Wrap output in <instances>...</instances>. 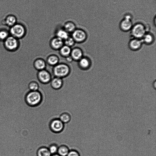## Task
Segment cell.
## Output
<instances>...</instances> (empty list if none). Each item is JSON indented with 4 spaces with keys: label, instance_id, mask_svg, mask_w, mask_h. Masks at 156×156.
I'll use <instances>...</instances> for the list:
<instances>
[{
    "label": "cell",
    "instance_id": "1",
    "mask_svg": "<svg viewBox=\"0 0 156 156\" xmlns=\"http://www.w3.org/2000/svg\"><path fill=\"white\" fill-rule=\"evenodd\" d=\"M42 98V94L39 91H30L26 96V100L29 105L36 106L40 104Z\"/></svg>",
    "mask_w": 156,
    "mask_h": 156
},
{
    "label": "cell",
    "instance_id": "2",
    "mask_svg": "<svg viewBox=\"0 0 156 156\" xmlns=\"http://www.w3.org/2000/svg\"><path fill=\"white\" fill-rule=\"evenodd\" d=\"M70 71L68 65L63 63H58L54 66L53 69V74L55 77L61 78L67 76Z\"/></svg>",
    "mask_w": 156,
    "mask_h": 156
},
{
    "label": "cell",
    "instance_id": "3",
    "mask_svg": "<svg viewBox=\"0 0 156 156\" xmlns=\"http://www.w3.org/2000/svg\"><path fill=\"white\" fill-rule=\"evenodd\" d=\"M26 32V29L23 26L17 24L13 26L9 32L10 35L19 39L24 37Z\"/></svg>",
    "mask_w": 156,
    "mask_h": 156
},
{
    "label": "cell",
    "instance_id": "4",
    "mask_svg": "<svg viewBox=\"0 0 156 156\" xmlns=\"http://www.w3.org/2000/svg\"><path fill=\"white\" fill-rule=\"evenodd\" d=\"M4 42L5 48L9 50L14 51L18 48L19 42L18 39L11 35L9 36Z\"/></svg>",
    "mask_w": 156,
    "mask_h": 156
},
{
    "label": "cell",
    "instance_id": "5",
    "mask_svg": "<svg viewBox=\"0 0 156 156\" xmlns=\"http://www.w3.org/2000/svg\"><path fill=\"white\" fill-rule=\"evenodd\" d=\"M132 28L131 34L135 37L140 38L144 37L145 34V27L141 23H137Z\"/></svg>",
    "mask_w": 156,
    "mask_h": 156
},
{
    "label": "cell",
    "instance_id": "6",
    "mask_svg": "<svg viewBox=\"0 0 156 156\" xmlns=\"http://www.w3.org/2000/svg\"><path fill=\"white\" fill-rule=\"evenodd\" d=\"M71 34V37L75 42L80 43L83 42L87 37L86 32L81 29L76 28Z\"/></svg>",
    "mask_w": 156,
    "mask_h": 156
},
{
    "label": "cell",
    "instance_id": "7",
    "mask_svg": "<svg viewBox=\"0 0 156 156\" xmlns=\"http://www.w3.org/2000/svg\"><path fill=\"white\" fill-rule=\"evenodd\" d=\"M64 124L59 119H56L52 120L50 124V128L51 130L55 133H59L63 129Z\"/></svg>",
    "mask_w": 156,
    "mask_h": 156
},
{
    "label": "cell",
    "instance_id": "8",
    "mask_svg": "<svg viewBox=\"0 0 156 156\" xmlns=\"http://www.w3.org/2000/svg\"><path fill=\"white\" fill-rule=\"evenodd\" d=\"M37 77L39 81L43 83H47L51 80L50 74L45 69L38 71Z\"/></svg>",
    "mask_w": 156,
    "mask_h": 156
},
{
    "label": "cell",
    "instance_id": "9",
    "mask_svg": "<svg viewBox=\"0 0 156 156\" xmlns=\"http://www.w3.org/2000/svg\"><path fill=\"white\" fill-rule=\"evenodd\" d=\"M120 27L122 30L125 31H128L132 28V23L131 16L129 15H126L121 21Z\"/></svg>",
    "mask_w": 156,
    "mask_h": 156
},
{
    "label": "cell",
    "instance_id": "10",
    "mask_svg": "<svg viewBox=\"0 0 156 156\" xmlns=\"http://www.w3.org/2000/svg\"><path fill=\"white\" fill-rule=\"evenodd\" d=\"M64 41L60 38L55 36L51 39L50 44L52 49L59 50L63 45Z\"/></svg>",
    "mask_w": 156,
    "mask_h": 156
},
{
    "label": "cell",
    "instance_id": "11",
    "mask_svg": "<svg viewBox=\"0 0 156 156\" xmlns=\"http://www.w3.org/2000/svg\"><path fill=\"white\" fill-rule=\"evenodd\" d=\"M83 53L81 49L79 48H76L71 50L70 56L73 60L79 61L82 57Z\"/></svg>",
    "mask_w": 156,
    "mask_h": 156
},
{
    "label": "cell",
    "instance_id": "12",
    "mask_svg": "<svg viewBox=\"0 0 156 156\" xmlns=\"http://www.w3.org/2000/svg\"><path fill=\"white\" fill-rule=\"evenodd\" d=\"M51 87L53 89L58 90L62 87L63 81L62 78L55 77L51 80Z\"/></svg>",
    "mask_w": 156,
    "mask_h": 156
},
{
    "label": "cell",
    "instance_id": "13",
    "mask_svg": "<svg viewBox=\"0 0 156 156\" xmlns=\"http://www.w3.org/2000/svg\"><path fill=\"white\" fill-rule=\"evenodd\" d=\"M69 33L67 32L62 27H58L55 30V36L60 38L63 41L68 37Z\"/></svg>",
    "mask_w": 156,
    "mask_h": 156
},
{
    "label": "cell",
    "instance_id": "14",
    "mask_svg": "<svg viewBox=\"0 0 156 156\" xmlns=\"http://www.w3.org/2000/svg\"><path fill=\"white\" fill-rule=\"evenodd\" d=\"M33 66L35 69L40 71L45 69L46 67V63L43 59L38 58L34 61Z\"/></svg>",
    "mask_w": 156,
    "mask_h": 156
},
{
    "label": "cell",
    "instance_id": "15",
    "mask_svg": "<svg viewBox=\"0 0 156 156\" xmlns=\"http://www.w3.org/2000/svg\"><path fill=\"white\" fill-rule=\"evenodd\" d=\"M68 33H72L76 28L75 24L72 21L66 22L62 27Z\"/></svg>",
    "mask_w": 156,
    "mask_h": 156
},
{
    "label": "cell",
    "instance_id": "16",
    "mask_svg": "<svg viewBox=\"0 0 156 156\" xmlns=\"http://www.w3.org/2000/svg\"><path fill=\"white\" fill-rule=\"evenodd\" d=\"M46 61L48 64L54 66L58 63L59 59L57 56L51 55L48 57Z\"/></svg>",
    "mask_w": 156,
    "mask_h": 156
},
{
    "label": "cell",
    "instance_id": "17",
    "mask_svg": "<svg viewBox=\"0 0 156 156\" xmlns=\"http://www.w3.org/2000/svg\"><path fill=\"white\" fill-rule=\"evenodd\" d=\"M78 61L79 66L82 69H87L90 66V60L87 57H83Z\"/></svg>",
    "mask_w": 156,
    "mask_h": 156
},
{
    "label": "cell",
    "instance_id": "18",
    "mask_svg": "<svg viewBox=\"0 0 156 156\" xmlns=\"http://www.w3.org/2000/svg\"><path fill=\"white\" fill-rule=\"evenodd\" d=\"M71 50V47L64 45L59 49V52L62 56L66 57L70 55Z\"/></svg>",
    "mask_w": 156,
    "mask_h": 156
},
{
    "label": "cell",
    "instance_id": "19",
    "mask_svg": "<svg viewBox=\"0 0 156 156\" xmlns=\"http://www.w3.org/2000/svg\"><path fill=\"white\" fill-rule=\"evenodd\" d=\"M69 151L67 146L62 145L58 147L57 153L60 156H66Z\"/></svg>",
    "mask_w": 156,
    "mask_h": 156
},
{
    "label": "cell",
    "instance_id": "20",
    "mask_svg": "<svg viewBox=\"0 0 156 156\" xmlns=\"http://www.w3.org/2000/svg\"><path fill=\"white\" fill-rule=\"evenodd\" d=\"M51 155L48 148L45 147L40 148L37 153V156H51Z\"/></svg>",
    "mask_w": 156,
    "mask_h": 156
},
{
    "label": "cell",
    "instance_id": "21",
    "mask_svg": "<svg viewBox=\"0 0 156 156\" xmlns=\"http://www.w3.org/2000/svg\"><path fill=\"white\" fill-rule=\"evenodd\" d=\"M142 41L137 39L132 40L129 43V46L132 49L137 50L141 46Z\"/></svg>",
    "mask_w": 156,
    "mask_h": 156
},
{
    "label": "cell",
    "instance_id": "22",
    "mask_svg": "<svg viewBox=\"0 0 156 156\" xmlns=\"http://www.w3.org/2000/svg\"><path fill=\"white\" fill-rule=\"evenodd\" d=\"M64 124L69 123L71 120V117L70 115L67 112H64L62 114L59 119Z\"/></svg>",
    "mask_w": 156,
    "mask_h": 156
},
{
    "label": "cell",
    "instance_id": "23",
    "mask_svg": "<svg viewBox=\"0 0 156 156\" xmlns=\"http://www.w3.org/2000/svg\"><path fill=\"white\" fill-rule=\"evenodd\" d=\"M28 87L30 91H36L39 90V84L35 81H33L30 82L28 84Z\"/></svg>",
    "mask_w": 156,
    "mask_h": 156
},
{
    "label": "cell",
    "instance_id": "24",
    "mask_svg": "<svg viewBox=\"0 0 156 156\" xmlns=\"http://www.w3.org/2000/svg\"><path fill=\"white\" fill-rule=\"evenodd\" d=\"M10 35L9 32L4 30H0V40L4 41Z\"/></svg>",
    "mask_w": 156,
    "mask_h": 156
},
{
    "label": "cell",
    "instance_id": "25",
    "mask_svg": "<svg viewBox=\"0 0 156 156\" xmlns=\"http://www.w3.org/2000/svg\"><path fill=\"white\" fill-rule=\"evenodd\" d=\"M16 21L15 17L12 16H8L6 20L7 24L9 26H13L15 24Z\"/></svg>",
    "mask_w": 156,
    "mask_h": 156
},
{
    "label": "cell",
    "instance_id": "26",
    "mask_svg": "<svg viewBox=\"0 0 156 156\" xmlns=\"http://www.w3.org/2000/svg\"><path fill=\"white\" fill-rule=\"evenodd\" d=\"M64 43L65 45L71 47L73 46L75 43V41L73 38L70 36L64 41Z\"/></svg>",
    "mask_w": 156,
    "mask_h": 156
},
{
    "label": "cell",
    "instance_id": "27",
    "mask_svg": "<svg viewBox=\"0 0 156 156\" xmlns=\"http://www.w3.org/2000/svg\"><path fill=\"white\" fill-rule=\"evenodd\" d=\"M58 146L55 144H51L48 148V150L51 154H53L57 153Z\"/></svg>",
    "mask_w": 156,
    "mask_h": 156
},
{
    "label": "cell",
    "instance_id": "28",
    "mask_svg": "<svg viewBox=\"0 0 156 156\" xmlns=\"http://www.w3.org/2000/svg\"><path fill=\"white\" fill-rule=\"evenodd\" d=\"M144 41L147 43H150L153 41V36L150 34H145L144 36Z\"/></svg>",
    "mask_w": 156,
    "mask_h": 156
},
{
    "label": "cell",
    "instance_id": "29",
    "mask_svg": "<svg viewBox=\"0 0 156 156\" xmlns=\"http://www.w3.org/2000/svg\"><path fill=\"white\" fill-rule=\"evenodd\" d=\"M66 156H80L79 152L75 150H70Z\"/></svg>",
    "mask_w": 156,
    "mask_h": 156
},
{
    "label": "cell",
    "instance_id": "30",
    "mask_svg": "<svg viewBox=\"0 0 156 156\" xmlns=\"http://www.w3.org/2000/svg\"><path fill=\"white\" fill-rule=\"evenodd\" d=\"M66 60L68 62H72L73 60L70 55H69L66 57Z\"/></svg>",
    "mask_w": 156,
    "mask_h": 156
},
{
    "label": "cell",
    "instance_id": "31",
    "mask_svg": "<svg viewBox=\"0 0 156 156\" xmlns=\"http://www.w3.org/2000/svg\"><path fill=\"white\" fill-rule=\"evenodd\" d=\"M51 156H60L57 153L51 155Z\"/></svg>",
    "mask_w": 156,
    "mask_h": 156
}]
</instances>
